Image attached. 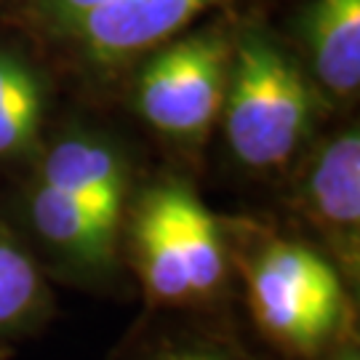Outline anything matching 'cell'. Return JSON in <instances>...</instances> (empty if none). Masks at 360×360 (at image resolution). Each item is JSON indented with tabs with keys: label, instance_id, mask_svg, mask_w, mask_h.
Wrapping results in <instances>:
<instances>
[{
	"label": "cell",
	"instance_id": "obj_13",
	"mask_svg": "<svg viewBox=\"0 0 360 360\" xmlns=\"http://www.w3.org/2000/svg\"><path fill=\"white\" fill-rule=\"evenodd\" d=\"M318 360H360V339L358 334H352L349 339H345L339 347H334L328 355H323Z\"/></svg>",
	"mask_w": 360,
	"mask_h": 360
},
{
	"label": "cell",
	"instance_id": "obj_7",
	"mask_svg": "<svg viewBox=\"0 0 360 360\" xmlns=\"http://www.w3.org/2000/svg\"><path fill=\"white\" fill-rule=\"evenodd\" d=\"M35 174L65 190L123 243V221L131 200V160L112 136L94 129L62 131L51 144H40Z\"/></svg>",
	"mask_w": 360,
	"mask_h": 360
},
{
	"label": "cell",
	"instance_id": "obj_5",
	"mask_svg": "<svg viewBox=\"0 0 360 360\" xmlns=\"http://www.w3.org/2000/svg\"><path fill=\"white\" fill-rule=\"evenodd\" d=\"M291 206L321 238V251L355 291L360 278V134L349 123L296 160Z\"/></svg>",
	"mask_w": 360,
	"mask_h": 360
},
{
	"label": "cell",
	"instance_id": "obj_3",
	"mask_svg": "<svg viewBox=\"0 0 360 360\" xmlns=\"http://www.w3.org/2000/svg\"><path fill=\"white\" fill-rule=\"evenodd\" d=\"M326 96L299 56L262 25L232 30L230 72L219 123L238 166L281 174L312 142Z\"/></svg>",
	"mask_w": 360,
	"mask_h": 360
},
{
	"label": "cell",
	"instance_id": "obj_2",
	"mask_svg": "<svg viewBox=\"0 0 360 360\" xmlns=\"http://www.w3.org/2000/svg\"><path fill=\"white\" fill-rule=\"evenodd\" d=\"M232 243L248 318L283 360H318L358 334L355 288L318 245L254 227Z\"/></svg>",
	"mask_w": 360,
	"mask_h": 360
},
{
	"label": "cell",
	"instance_id": "obj_4",
	"mask_svg": "<svg viewBox=\"0 0 360 360\" xmlns=\"http://www.w3.org/2000/svg\"><path fill=\"white\" fill-rule=\"evenodd\" d=\"M230 53L232 30L224 22L181 32L144 53L131 86L136 115L168 142L203 144L221 115Z\"/></svg>",
	"mask_w": 360,
	"mask_h": 360
},
{
	"label": "cell",
	"instance_id": "obj_11",
	"mask_svg": "<svg viewBox=\"0 0 360 360\" xmlns=\"http://www.w3.org/2000/svg\"><path fill=\"white\" fill-rule=\"evenodd\" d=\"M49 86L30 56L0 46V163L38 155Z\"/></svg>",
	"mask_w": 360,
	"mask_h": 360
},
{
	"label": "cell",
	"instance_id": "obj_10",
	"mask_svg": "<svg viewBox=\"0 0 360 360\" xmlns=\"http://www.w3.org/2000/svg\"><path fill=\"white\" fill-rule=\"evenodd\" d=\"M153 315L126 345L123 360H262L221 318Z\"/></svg>",
	"mask_w": 360,
	"mask_h": 360
},
{
	"label": "cell",
	"instance_id": "obj_6",
	"mask_svg": "<svg viewBox=\"0 0 360 360\" xmlns=\"http://www.w3.org/2000/svg\"><path fill=\"white\" fill-rule=\"evenodd\" d=\"M224 3L230 0H110L83 13L59 40L75 49L77 62L91 72L115 70L181 35L200 13Z\"/></svg>",
	"mask_w": 360,
	"mask_h": 360
},
{
	"label": "cell",
	"instance_id": "obj_14",
	"mask_svg": "<svg viewBox=\"0 0 360 360\" xmlns=\"http://www.w3.org/2000/svg\"><path fill=\"white\" fill-rule=\"evenodd\" d=\"M0 360H6V352H3V349H0Z\"/></svg>",
	"mask_w": 360,
	"mask_h": 360
},
{
	"label": "cell",
	"instance_id": "obj_1",
	"mask_svg": "<svg viewBox=\"0 0 360 360\" xmlns=\"http://www.w3.org/2000/svg\"><path fill=\"white\" fill-rule=\"evenodd\" d=\"M120 245L150 312L221 318L235 285L230 232L193 184L166 176L134 195Z\"/></svg>",
	"mask_w": 360,
	"mask_h": 360
},
{
	"label": "cell",
	"instance_id": "obj_9",
	"mask_svg": "<svg viewBox=\"0 0 360 360\" xmlns=\"http://www.w3.org/2000/svg\"><path fill=\"white\" fill-rule=\"evenodd\" d=\"M51 318L53 291L43 264L0 219V342L40 334Z\"/></svg>",
	"mask_w": 360,
	"mask_h": 360
},
{
	"label": "cell",
	"instance_id": "obj_8",
	"mask_svg": "<svg viewBox=\"0 0 360 360\" xmlns=\"http://www.w3.org/2000/svg\"><path fill=\"white\" fill-rule=\"evenodd\" d=\"M309 77L326 99L349 102L360 89V0H309L296 16Z\"/></svg>",
	"mask_w": 360,
	"mask_h": 360
},
{
	"label": "cell",
	"instance_id": "obj_12",
	"mask_svg": "<svg viewBox=\"0 0 360 360\" xmlns=\"http://www.w3.org/2000/svg\"><path fill=\"white\" fill-rule=\"evenodd\" d=\"M102 3H110V0H27L25 16L43 35L59 40L67 27L75 25L83 13H89Z\"/></svg>",
	"mask_w": 360,
	"mask_h": 360
}]
</instances>
